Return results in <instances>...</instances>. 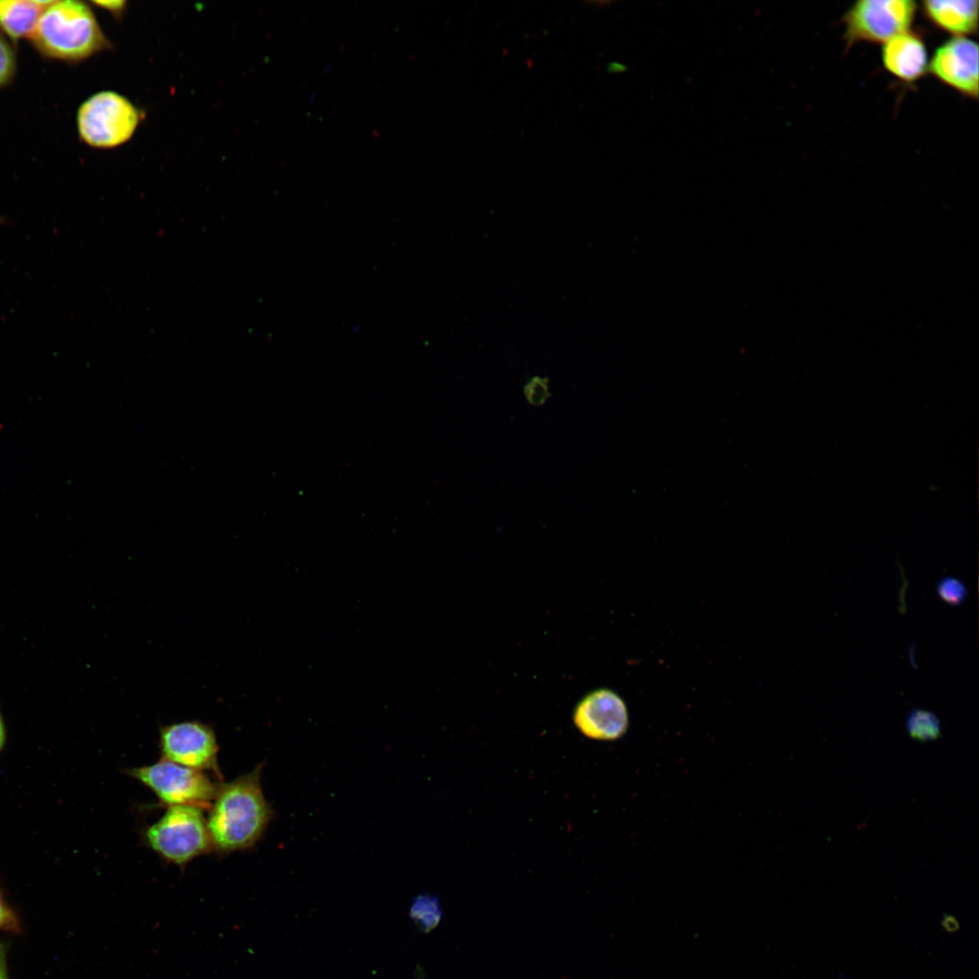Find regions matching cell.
<instances>
[{"label":"cell","mask_w":979,"mask_h":979,"mask_svg":"<svg viewBox=\"0 0 979 979\" xmlns=\"http://www.w3.org/2000/svg\"><path fill=\"white\" fill-rule=\"evenodd\" d=\"M147 846L167 862L183 867L213 849L202 809L170 806L156 822L146 828Z\"/></svg>","instance_id":"obj_3"},{"label":"cell","mask_w":979,"mask_h":979,"mask_svg":"<svg viewBox=\"0 0 979 979\" xmlns=\"http://www.w3.org/2000/svg\"><path fill=\"white\" fill-rule=\"evenodd\" d=\"M573 720L585 736L599 741L617 740L629 727L625 701L607 688L594 690L581 699L575 708Z\"/></svg>","instance_id":"obj_9"},{"label":"cell","mask_w":979,"mask_h":979,"mask_svg":"<svg viewBox=\"0 0 979 979\" xmlns=\"http://www.w3.org/2000/svg\"><path fill=\"white\" fill-rule=\"evenodd\" d=\"M885 69L896 78L913 82L924 76L928 69L926 44L916 32H903L886 43L881 50Z\"/></svg>","instance_id":"obj_10"},{"label":"cell","mask_w":979,"mask_h":979,"mask_svg":"<svg viewBox=\"0 0 979 979\" xmlns=\"http://www.w3.org/2000/svg\"><path fill=\"white\" fill-rule=\"evenodd\" d=\"M916 10V3L912 0L855 2L843 17L847 47L859 42L886 43L908 31Z\"/></svg>","instance_id":"obj_6"},{"label":"cell","mask_w":979,"mask_h":979,"mask_svg":"<svg viewBox=\"0 0 979 979\" xmlns=\"http://www.w3.org/2000/svg\"><path fill=\"white\" fill-rule=\"evenodd\" d=\"M906 729L911 738L919 742H930L941 736L940 722L931 711L912 710L906 718Z\"/></svg>","instance_id":"obj_13"},{"label":"cell","mask_w":979,"mask_h":979,"mask_svg":"<svg viewBox=\"0 0 979 979\" xmlns=\"http://www.w3.org/2000/svg\"><path fill=\"white\" fill-rule=\"evenodd\" d=\"M16 69V56L12 44L0 33V89L6 86L14 78Z\"/></svg>","instance_id":"obj_16"},{"label":"cell","mask_w":979,"mask_h":979,"mask_svg":"<svg viewBox=\"0 0 979 979\" xmlns=\"http://www.w3.org/2000/svg\"><path fill=\"white\" fill-rule=\"evenodd\" d=\"M938 596L951 606H959L967 596L964 584L954 577H945L936 585Z\"/></svg>","instance_id":"obj_15"},{"label":"cell","mask_w":979,"mask_h":979,"mask_svg":"<svg viewBox=\"0 0 979 979\" xmlns=\"http://www.w3.org/2000/svg\"><path fill=\"white\" fill-rule=\"evenodd\" d=\"M524 394L528 402L536 406L542 405L551 396L548 391V379L535 376L524 387Z\"/></svg>","instance_id":"obj_17"},{"label":"cell","mask_w":979,"mask_h":979,"mask_svg":"<svg viewBox=\"0 0 979 979\" xmlns=\"http://www.w3.org/2000/svg\"><path fill=\"white\" fill-rule=\"evenodd\" d=\"M929 72L964 96L978 98V45L967 36H954L940 44L929 63Z\"/></svg>","instance_id":"obj_8"},{"label":"cell","mask_w":979,"mask_h":979,"mask_svg":"<svg viewBox=\"0 0 979 979\" xmlns=\"http://www.w3.org/2000/svg\"><path fill=\"white\" fill-rule=\"evenodd\" d=\"M93 5L103 8L113 15H121L125 9L126 2L124 1H93Z\"/></svg>","instance_id":"obj_18"},{"label":"cell","mask_w":979,"mask_h":979,"mask_svg":"<svg viewBox=\"0 0 979 979\" xmlns=\"http://www.w3.org/2000/svg\"><path fill=\"white\" fill-rule=\"evenodd\" d=\"M4 741H5V729H4V724H3L2 718L0 716V749L3 746Z\"/></svg>","instance_id":"obj_21"},{"label":"cell","mask_w":979,"mask_h":979,"mask_svg":"<svg viewBox=\"0 0 979 979\" xmlns=\"http://www.w3.org/2000/svg\"><path fill=\"white\" fill-rule=\"evenodd\" d=\"M51 1L0 0V30L11 41L30 38Z\"/></svg>","instance_id":"obj_12"},{"label":"cell","mask_w":979,"mask_h":979,"mask_svg":"<svg viewBox=\"0 0 979 979\" xmlns=\"http://www.w3.org/2000/svg\"><path fill=\"white\" fill-rule=\"evenodd\" d=\"M160 747L162 759L200 771H208L222 779L217 737L209 725L198 720L164 725L160 730Z\"/></svg>","instance_id":"obj_7"},{"label":"cell","mask_w":979,"mask_h":979,"mask_svg":"<svg viewBox=\"0 0 979 979\" xmlns=\"http://www.w3.org/2000/svg\"><path fill=\"white\" fill-rule=\"evenodd\" d=\"M141 119L140 111L129 99L112 91H103L81 104L76 125L84 143L93 148L111 149L133 136Z\"/></svg>","instance_id":"obj_4"},{"label":"cell","mask_w":979,"mask_h":979,"mask_svg":"<svg viewBox=\"0 0 979 979\" xmlns=\"http://www.w3.org/2000/svg\"><path fill=\"white\" fill-rule=\"evenodd\" d=\"M921 6L930 23L953 36H967L977 31V0H926Z\"/></svg>","instance_id":"obj_11"},{"label":"cell","mask_w":979,"mask_h":979,"mask_svg":"<svg viewBox=\"0 0 979 979\" xmlns=\"http://www.w3.org/2000/svg\"><path fill=\"white\" fill-rule=\"evenodd\" d=\"M442 911L438 899L431 895H420L412 901L410 916L415 926L424 933L434 929L440 923Z\"/></svg>","instance_id":"obj_14"},{"label":"cell","mask_w":979,"mask_h":979,"mask_svg":"<svg viewBox=\"0 0 979 979\" xmlns=\"http://www.w3.org/2000/svg\"><path fill=\"white\" fill-rule=\"evenodd\" d=\"M126 772L149 788L168 807L209 809L218 786L204 771L164 759Z\"/></svg>","instance_id":"obj_5"},{"label":"cell","mask_w":979,"mask_h":979,"mask_svg":"<svg viewBox=\"0 0 979 979\" xmlns=\"http://www.w3.org/2000/svg\"><path fill=\"white\" fill-rule=\"evenodd\" d=\"M30 39L43 56L69 63L111 46L91 6L77 0L51 1Z\"/></svg>","instance_id":"obj_2"},{"label":"cell","mask_w":979,"mask_h":979,"mask_svg":"<svg viewBox=\"0 0 979 979\" xmlns=\"http://www.w3.org/2000/svg\"><path fill=\"white\" fill-rule=\"evenodd\" d=\"M14 924L11 913L6 909L0 899V927H6Z\"/></svg>","instance_id":"obj_19"},{"label":"cell","mask_w":979,"mask_h":979,"mask_svg":"<svg viewBox=\"0 0 979 979\" xmlns=\"http://www.w3.org/2000/svg\"><path fill=\"white\" fill-rule=\"evenodd\" d=\"M0 979H7L5 954L3 945L0 943Z\"/></svg>","instance_id":"obj_20"},{"label":"cell","mask_w":979,"mask_h":979,"mask_svg":"<svg viewBox=\"0 0 979 979\" xmlns=\"http://www.w3.org/2000/svg\"><path fill=\"white\" fill-rule=\"evenodd\" d=\"M262 765L229 782L218 784L207 826L212 848L231 853L251 848L266 830L272 809L261 787Z\"/></svg>","instance_id":"obj_1"}]
</instances>
